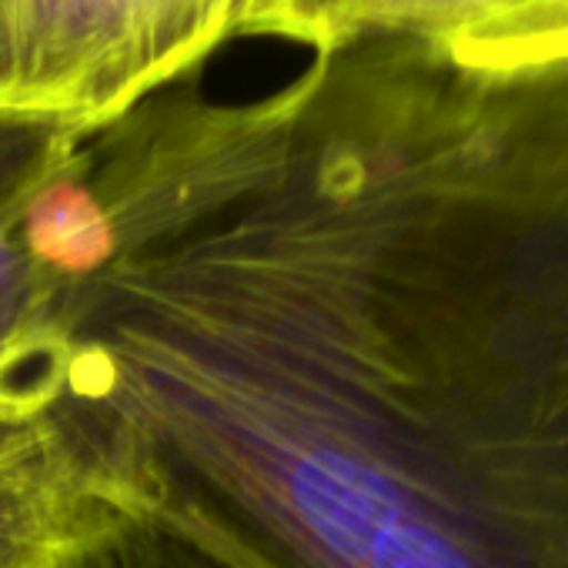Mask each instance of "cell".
<instances>
[{"mask_svg": "<svg viewBox=\"0 0 568 568\" xmlns=\"http://www.w3.org/2000/svg\"><path fill=\"white\" fill-rule=\"evenodd\" d=\"M111 491L237 568H568V71L312 54L64 302Z\"/></svg>", "mask_w": 568, "mask_h": 568, "instance_id": "1", "label": "cell"}, {"mask_svg": "<svg viewBox=\"0 0 568 568\" xmlns=\"http://www.w3.org/2000/svg\"><path fill=\"white\" fill-rule=\"evenodd\" d=\"M244 0H0V121L88 138L184 84Z\"/></svg>", "mask_w": 568, "mask_h": 568, "instance_id": "2", "label": "cell"}, {"mask_svg": "<svg viewBox=\"0 0 568 568\" xmlns=\"http://www.w3.org/2000/svg\"><path fill=\"white\" fill-rule=\"evenodd\" d=\"M237 38L408 41L481 74L568 71V0H244Z\"/></svg>", "mask_w": 568, "mask_h": 568, "instance_id": "3", "label": "cell"}, {"mask_svg": "<svg viewBox=\"0 0 568 568\" xmlns=\"http://www.w3.org/2000/svg\"><path fill=\"white\" fill-rule=\"evenodd\" d=\"M124 518L51 395L0 385V568H88Z\"/></svg>", "mask_w": 568, "mask_h": 568, "instance_id": "4", "label": "cell"}, {"mask_svg": "<svg viewBox=\"0 0 568 568\" xmlns=\"http://www.w3.org/2000/svg\"><path fill=\"white\" fill-rule=\"evenodd\" d=\"M28 194L0 207V385L24 378L48 335L58 292L24 227Z\"/></svg>", "mask_w": 568, "mask_h": 568, "instance_id": "5", "label": "cell"}, {"mask_svg": "<svg viewBox=\"0 0 568 568\" xmlns=\"http://www.w3.org/2000/svg\"><path fill=\"white\" fill-rule=\"evenodd\" d=\"M88 568H237L224 555L197 545L148 515H128L124 525L101 545Z\"/></svg>", "mask_w": 568, "mask_h": 568, "instance_id": "6", "label": "cell"}]
</instances>
